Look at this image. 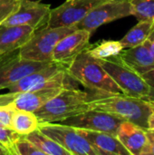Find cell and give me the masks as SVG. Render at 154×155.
Instances as JSON below:
<instances>
[{"label":"cell","mask_w":154,"mask_h":155,"mask_svg":"<svg viewBox=\"0 0 154 155\" xmlns=\"http://www.w3.org/2000/svg\"><path fill=\"white\" fill-rule=\"evenodd\" d=\"M39 120L33 112L16 110L15 111L12 121L11 130L20 135H26L38 129Z\"/></svg>","instance_id":"obj_19"},{"label":"cell","mask_w":154,"mask_h":155,"mask_svg":"<svg viewBox=\"0 0 154 155\" xmlns=\"http://www.w3.org/2000/svg\"><path fill=\"white\" fill-rule=\"evenodd\" d=\"M0 155H8L7 152L0 145Z\"/></svg>","instance_id":"obj_31"},{"label":"cell","mask_w":154,"mask_h":155,"mask_svg":"<svg viewBox=\"0 0 154 155\" xmlns=\"http://www.w3.org/2000/svg\"><path fill=\"white\" fill-rule=\"evenodd\" d=\"M116 137L131 155H144L147 147L146 129L128 121H123Z\"/></svg>","instance_id":"obj_14"},{"label":"cell","mask_w":154,"mask_h":155,"mask_svg":"<svg viewBox=\"0 0 154 155\" xmlns=\"http://www.w3.org/2000/svg\"><path fill=\"white\" fill-rule=\"evenodd\" d=\"M24 136L40 150L44 155H71L69 152L38 129Z\"/></svg>","instance_id":"obj_18"},{"label":"cell","mask_w":154,"mask_h":155,"mask_svg":"<svg viewBox=\"0 0 154 155\" xmlns=\"http://www.w3.org/2000/svg\"><path fill=\"white\" fill-rule=\"evenodd\" d=\"M65 89V88H64ZM62 88H45L22 93H7L0 94V105L10 104L16 110L34 113L51 98L55 96Z\"/></svg>","instance_id":"obj_13"},{"label":"cell","mask_w":154,"mask_h":155,"mask_svg":"<svg viewBox=\"0 0 154 155\" xmlns=\"http://www.w3.org/2000/svg\"><path fill=\"white\" fill-rule=\"evenodd\" d=\"M18 51L0 55V90L7 89L25 75L52 63L23 59L19 56Z\"/></svg>","instance_id":"obj_8"},{"label":"cell","mask_w":154,"mask_h":155,"mask_svg":"<svg viewBox=\"0 0 154 155\" xmlns=\"http://www.w3.org/2000/svg\"><path fill=\"white\" fill-rule=\"evenodd\" d=\"M20 0H2L0 2V25L17 8Z\"/></svg>","instance_id":"obj_25"},{"label":"cell","mask_w":154,"mask_h":155,"mask_svg":"<svg viewBox=\"0 0 154 155\" xmlns=\"http://www.w3.org/2000/svg\"><path fill=\"white\" fill-rule=\"evenodd\" d=\"M87 102L91 109H97L113 114L123 121L133 123L148 129L151 109L147 101L125 94L90 91Z\"/></svg>","instance_id":"obj_1"},{"label":"cell","mask_w":154,"mask_h":155,"mask_svg":"<svg viewBox=\"0 0 154 155\" xmlns=\"http://www.w3.org/2000/svg\"><path fill=\"white\" fill-rule=\"evenodd\" d=\"M154 28V21L144 20L139 21V23L134 25L121 40L123 49L131 48L139 45H142L148 38L150 33Z\"/></svg>","instance_id":"obj_20"},{"label":"cell","mask_w":154,"mask_h":155,"mask_svg":"<svg viewBox=\"0 0 154 155\" xmlns=\"http://www.w3.org/2000/svg\"><path fill=\"white\" fill-rule=\"evenodd\" d=\"M142 76L143 77V79L145 80V82L147 83V84L150 87V94L144 100L145 101L154 100V68L148 71V72H146Z\"/></svg>","instance_id":"obj_27"},{"label":"cell","mask_w":154,"mask_h":155,"mask_svg":"<svg viewBox=\"0 0 154 155\" xmlns=\"http://www.w3.org/2000/svg\"><path fill=\"white\" fill-rule=\"evenodd\" d=\"M88 93L78 88H65L34 112L39 123H60L90 108Z\"/></svg>","instance_id":"obj_3"},{"label":"cell","mask_w":154,"mask_h":155,"mask_svg":"<svg viewBox=\"0 0 154 155\" xmlns=\"http://www.w3.org/2000/svg\"><path fill=\"white\" fill-rule=\"evenodd\" d=\"M75 29H77L75 26L50 27L46 25L35 30L30 40L19 49V56L30 61L53 62L52 54L56 44Z\"/></svg>","instance_id":"obj_4"},{"label":"cell","mask_w":154,"mask_h":155,"mask_svg":"<svg viewBox=\"0 0 154 155\" xmlns=\"http://www.w3.org/2000/svg\"><path fill=\"white\" fill-rule=\"evenodd\" d=\"M123 47L120 41H102L88 48L89 54L96 59H105L118 55Z\"/></svg>","instance_id":"obj_21"},{"label":"cell","mask_w":154,"mask_h":155,"mask_svg":"<svg viewBox=\"0 0 154 155\" xmlns=\"http://www.w3.org/2000/svg\"><path fill=\"white\" fill-rule=\"evenodd\" d=\"M38 130L53 139L71 155H99L74 127L60 123H39Z\"/></svg>","instance_id":"obj_6"},{"label":"cell","mask_w":154,"mask_h":155,"mask_svg":"<svg viewBox=\"0 0 154 155\" xmlns=\"http://www.w3.org/2000/svg\"><path fill=\"white\" fill-rule=\"evenodd\" d=\"M15 111V109L10 104L0 105V125L10 129L11 121Z\"/></svg>","instance_id":"obj_26"},{"label":"cell","mask_w":154,"mask_h":155,"mask_svg":"<svg viewBox=\"0 0 154 155\" xmlns=\"http://www.w3.org/2000/svg\"><path fill=\"white\" fill-rule=\"evenodd\" d=\"M147 102L151 109V113L148 119V129L154 130V100H149Z\"/></svg>","instance_id":"obj_29"},{"label":"cell","mask_w":154,"mask_h":155,"mask_svg":"<svg viewBox=\"0 0 154 155\" xmlns=\"http://www.w3.org/2000/svg\"><path fill=\"white\" fill-rule=\"evenodd\" d=\"M132 15L138 21H154V0H129Z\"/></svg>","instance_id":"obj_22"},{"label":"cell","mask_w":154,"mask_h":155,"mask_svg":"<svg viewBox=\"0 0 154 155\" xmlns=\"http://www.w3.org/2000/svg\"><path fill=\"white\" fill-rule=\"evenodd\" d=\"M65 69L72 78L89 91L124 94L99 60L89 54L88 49L79 54Z\"/></svg>","instance_id":"obj_2"},{"label":"cell","mask_w":154,"mask_h":155,"mask_svg":"<svg viewBox=\"0 0 154 155\" xmlns=\"http://www.w3.org/2000/svg\"><path fill=\"white\" fill-rule=\"evenodd\" d=\"M143 44L148 47V49L150 50V52L152 53V56L154 57V28L152 30L148 38L145 40V42Z\"/></svg>","instance_id":"obj_30"},{"label":"cell","mask_w":154,"mask_h":155,"mask_svg":"<svg viewBox=\"0 0 154 155\" xmlns=\"http://www.w3.org/2000/svg\"><path fill=\"white\" fill-rule=\"evenodd\" d=\"M102 0H66L51 9L47 25L50 27H76L85 15Z\"/></svg>","instance_id":"obj_10"},{"label":"cell","mask_w":154,"mask_h":155,"mask_svg":"<svg viewBox=\"0 0 154 155\" xmlns=\"http://www.w3.org/2000/svg\"><path fill=\"white\" fill-rule=\"evenodd\" d=\"M123 122V119L109 113L97 109H89L84 113L69 117L60 122V124L74 128L103 132L116 135L117 130Z\"/></svg>","instance_id":"obj_9"},{"label":"cell","mask_w":154,"mask_h":155,"mask_svg":"<svg viewBox=\"0 0 154 155\" xmlns=\"http://www.w3.org/2000/svg\"><path fill=\"white\" fill-rule=\"evenodd\" d=\"M28 25H0V55L19 50L34 35Z\"/></svg>","instance_id":"obj_16"},{"label":"cell","mask_w":154,"mask_h":155,"mask_svg":"<svg viewBox=\"0 0 154 155\" xmlns=\"http://www.w3.org/2000/svg\"><path fill=\"white\" fill-rule=\"evenodd\" d=\"M118 57L123 64L141 75L154 68V57L144 44L126 48V50L123 49Z\"/></svg>","instance_id":"obj_17"},{"label":"cell","mask_w":154,"mask_h":155,"mask_svg":"<svg viewBox=\"0 0 154 155\" xmlns=\"http://www.w3.org/2000/svg\"><path fill=\"white\" fill-rule=\"evenodd\" d=\"M19 134L9 128L0 125V145L10 155H15V143Z\"/></svg>","instance_id":"obj_23"},{"label":"cell","mask_w":154,"mask_h":155,"mask_svg":"<svg viewBox=\"0 0 154 155\" xmlns=\"http://www.w3.org/2000/svg\"><path fill=\"white\" fill-rule=\"evenodd\" d=\"M50 5L30 0H20L16 10L8 16L3 25H28L38 30L47 25Z\"/></svg>","instance_id":"obj_11"},{"label":"cell","mask_w":154,"mask_h":155,"mask_svg":"<svg viewBox=\"0 0 154 155\" xmlns=\"http://www.w3.org/2000/svg\"><path fill=\"white\" fill-rule=\"evenodd\" d=\"M15 155H44L30 141H28L24 135L18 136L15 143Z\"/></svg>","instance_id":"obj_24"},{"label":"cell","mask_w":154,"mask_h":155,"mask_svg":"<svg viewBox=\"0 0 154 155\" xmlns=\"http://www.w3.org/2000/svg\"><path fill=\"white\" fill-rule=\"evenodd\" d=\"M147 147L144 155H154V130L146 129Z\"/></svg>","instance_id":"obj_28"},{"label":"cell","mask_w":154,"mask_h":155,"mask_svg":"<svg viewBox=\"0 0 154 155\" xmlns=\"http://www.w3.org/2000/svg\"><path fill=\"white\" fill-rule=\"evenodd\" d=\"M98 60L125 95L143 100L148 97L150 87L143 77L123 64L118 55Z\"/></svg>","instance_id":"obj_5"},{"label":"cell","mask_w":154,"mask_h":155,"mask_svg":"<svg viewBox=\"0 0 154 155\" xmlns=\"http://www.w3.org/2000/svg\"><path fill=\"white\" fill-rule=\"evenodd\" d=\"M1 1H2V0H0V2H1Z\"/></svg>","instance_id":"obj_33"},{"label":"cell","mask_w":154,"mask_h":155,"mask_svg":"<svg viewBox=\"0 0 154 155\" xmlns=\"http://www.w3.org/2000/svg\"><path fill=\"white\" fill-rule=\"evenodd\" d=\"M105 1H123V0H102V2H105Z\"/></svg>","instance_id":"obj_32"},{"label":"cell","mask_w":154,"mask_h":155,"mask_svg":"<svg viewBox=\"0 0 154 155\" xmlns=\"http://www.w3.org/2000/svg\"><path fill=\"white\" fill-rule=\"evenodd\" d=\"M91 35L92 34L84 29H75L66 35L56 44L52 61L66 67L79 54L90 48Z\"/></svg>","instance_id":"obj_12"},{"label":"cell","mask_w":154,"mask_h":155,"mask_svg":"<svg viewBox=\"0 0 154 155\" xmlns=\"http://www.w3.org/2000/svg\"><path fill=\"white\" fill-rule=\"evenodd\" d=\"M129 15H132L129 0L101 2L76 25V28L87 30L93 35L103 25Z\"/></svg>","instance_id":"obj_7"},{"label":"cell","mask_w":154,"mask_h":155,"mask_svg":"<svg viewBox=\"0 0 154 155\" xmlns=\"http://www.w3.org/2000/svg\"><path fill=\"white\" fill-rule=\"evenodd\" d=\"M75 129L99 155H131L118 140L116 135L103 132L79 128Z\"/></svg>","instance_id":"obj_15"}]
</instances>
